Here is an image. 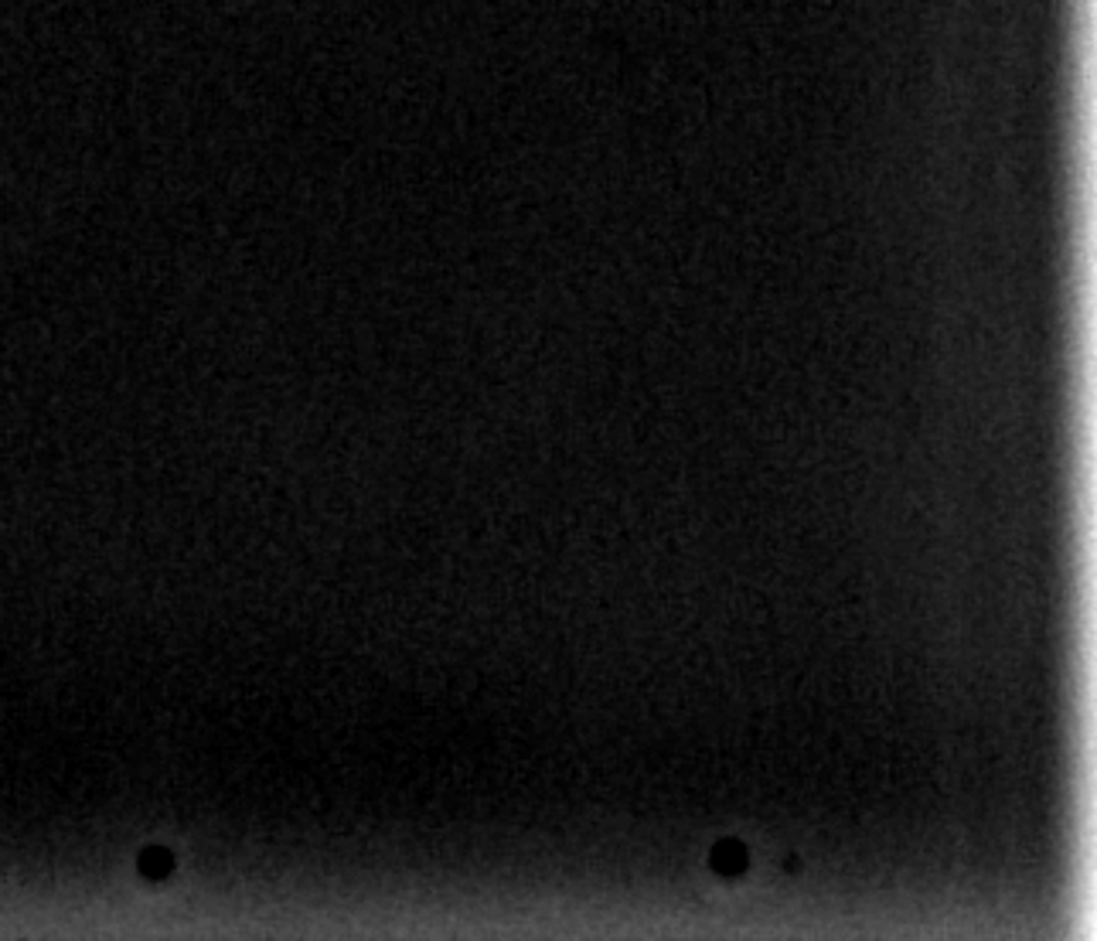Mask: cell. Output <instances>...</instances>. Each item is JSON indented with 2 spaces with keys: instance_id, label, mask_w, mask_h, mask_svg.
I'll list each match as a JSON object with an SVG mask.
<instances>
[{
  "instance_id": "obj_1",
  "label": "cell",
  "mask_w": 1097,
  "mask_h": 941,
  "mask_svg": "<svg viewBox=\"0 0 1097 941\" xmlns=\"http://www.w3.org/2000/svg\"><path fill=\"white\" fill-rule=\"evenodd\" d=\"M140 867H143V873H151V877H161V873H167L171 870V857H167V853H143V863H140Z\"/></svg>"
}]
</instances>
